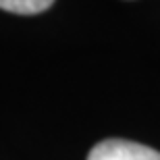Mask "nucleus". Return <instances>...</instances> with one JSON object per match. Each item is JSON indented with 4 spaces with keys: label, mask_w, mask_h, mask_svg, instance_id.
Here are the masks:
<instances>
[{
    "label": "nucleus",
    "mask_w": 160,
    "mask_h": 160,
    "mask_svg": "<svg viewBox=\"0 0 160 160\" xmlns=\"http://www.w3.org/2000/svg\"><path fill=\"white\" fill-rule=\"evenodd\" d=\"M88 160H160V152L129 139H104L89 150Z\"/></svg>",
    "instance_id": "nucleus-1"
},
{
    "label": "nucleus",
    "mask_w": 160,
    "mask_h": 160,
    "mask_svg": "<svg viewBox=\"0 0 160 160\" xmlns=\"http://www.w3.org/2000/svg\"><path fill=\"white\" fill-rule=\"evenodd\" d=\"M54 0H0V8L17 15H38L52 6Z\"/></svg>",
    "instance_id": "nucleus-2"
}]
</instances>
